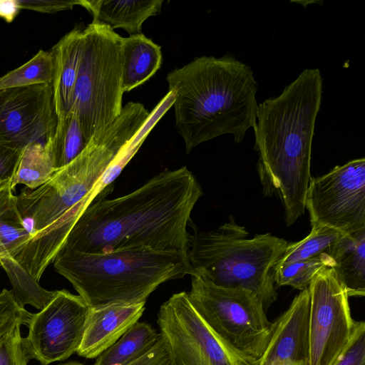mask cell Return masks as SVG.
I'll return each instance as SVG.
<instances>
[{
  "mask_svg": "<svg viewBox=\"0 0 365 365\" xmlns=\"http://www.w3.org/2000/svg\"><path fill=\"white\" fill-rule=\"evenodd\" d=\"M334 264V260L328 254L284 264L273 270L274 283L277 286H290L302 291L309 287L320 271L333 268Z\"/></svg>",
  "mask_w": 365,
  "mask_h": 365,
  "instance_id": "cell-25",
  "label": "cell"
},
{
  "mask_svg": "<svg viewBox=\"0 0 365 365\" xmlns=\"http://www.w3.org/2000/svg\"><path fill=\"white\" fill-rule=\"evenodd\" d=\"M14 297L13 292L4 289L0 292V336L16 325H27L31 316Z\"/></svg>",
  "mask_w": 365,
  "mask_h": 365,
  "instance_id": "cell-26",
  "label": "cell"
},
{
  "mask_svg": "<svg viewBox=\"0 0 365 365\" xmlns=\"http://www.w3.org/2000/svg\"><path fill=\"white\" fill-rule=\"evenodd\" d=\"M128 365H169L161 338L148 353Z\"/></svg>",
  "mask_w": 365,
  "mask_h": 365,
  "instance_id": "cell-31",
  "label": "cell"
},
{
  "mask_svg": "<svg viewBox=\"0 0 365 365\" xmlns=\"http://www.w3.org/2000/svg\"><path fill=\"white\" fill-rule=\"evenodd\" d=\"M55 57L52 50H40L31 60L0 77V90L53 83Z\"/></svg>",
  "mask_w": 365,
  "mask_h": 365,
  "instance_id": "cell-24",
  "label": "cell"
},
{
  "mask_svg": "<svg viewBox=\"0 0 365 365\" xmlns=\"http://www.w3.org/2000/svg\"><path fill=\"white\" fill-rule=\"evenodd\" d=\"M160 338L150 324L138 322L96 358L94 365H128L148 353Z\"/></svg>",
  "mask_w": 365,
  "mask_h": 365,
  "instance_id": "cell-20",
  "label": "cell"
},
{
  "mask_svg": "<svg viewBox=\"0 0 365 365\" xmlns=\"http://www.w3.org/2000/svg\"><path fill=\"white\" fill-rule=\"evenodd\" d=\"M232 215L216 229L195 231L187 252L191 275H201L219 287L248 289L266 309L277 298L273 267L289 242L270 233L250 239Z\"/></svg>",
  "mask_w": 365,
  "mask_h": 365,
  "instance_id": "cell-5",
  "label": "cell"
},
{
  "mask_svg": "<svg viewBox=\"0 0 365 365\" xmlns=\"http://www.w3.org/2000/svg\"><path fill=\"white\" fill-rule=\"evenodd\" d=\"M122 38L109 26L92 21L83 30L81 58L70 111L86 141L120 114Z\"/></svg>",
  "mask_w": 365,
  "mask_h": 365,
  "instance_id": "cell-6",
  "label": "cell"
},
{
  "mask_svg": "<svg viewBox=\"0 0 365 365\" xmlns=\"http://www.w3.org/2000/svg\"><path fill=\"white\" fill-rule=\"evenodd\" d=\"M334 365H365V323L355 321L351 339Z\"/></svg>",
  "mask_w": 365,
  "mask_h": 365,
  "instance_id": "cell-28",
  "label": "cell"
},
{
  "mask_svg": "<svg viewBox=\"0 0 365 365\" xmlns=\"http://www.w3.org/2000/svg\"><path fill=\"white\" fill-rule=\"evenodd\" d=\"M90 307L83 298L68 290H56L49 302L32 314L23 346L30 361L41 365L65 361L81 344Z\"/></svg>",
  "mask_w": 365,
  "mask_h": 365,
  "instance_id": "cell-11",
  "label": "cell"
},
{
  "mask_svg": "<svg viewBox=\"0 0 365 365\" xmlns=\"http://www.w3.org/2000/svg\"><path fill=\"white\" fill-rule=\"evenodd\" d=\"M187 293L195 309L220 337L259 361L269 342L272 322L255 293L219 287L196 274L191 275V289Z\"/></svg>",
  "mask_w": 365,
  "mask_h": 365,
  "instance_id": "cell-7",
  "label": "cell"
},
{
  "mask_svg": "<svg viewBox=\"0 0 365 365\" xmlns=\"http://www.w3.org/2000/svg\"><path fill=\"white\" fill-rule=\"evenodd\" d=\"M14 191L11 180L0 182V262L12 259L31 237Z\"/></svg>",
  "mask_w": 365,
  "mask_h": 365,
  "instance_id": "cell-19",
  "label": "cell"
},
{
  "mask_svg": "<svg viewBox=\"0 0 365 365\" xmlns=\"http://www.w3.org/2000/svg\"><path fill=\"white\" fill-rule=\"evenodd\" d=\"M56 171L46 144H29L22 150L11 186L14 189L17 185L23 184L29 189H36L48 181Z\"/></svg>",
  "mask_w": 365,
  "mask_h": 365,
  "instance_id": "cell-22",
  "label": "cell"
},
{
  "mask_svg": "<svg viewBox=\"0 0 365 365\" xmlns=\"http://www.w3.org/2000/svg\"><path fill=\"white\" fill-rule=\"evenodd\" d=\"M145 304H111L90 308L77 354L90 359L97 358L138 322Z\"/></svg>",
  "mask_w": 365,
  "mask_h": 365,
  "instance_id": "cell-14",
  "label": "cell"
},
{
  "mask_svg": "<svg viewBox=\"0 0 365 365\" xmlns=\"http://www.w3.org/2000/svg\"><path fill=\"white\" fill-rule=\"evenodd\" d=\"M309 310L307 288L272 323L269 342L257 365L308 364Z\"/></svg>",
  "mask_w": 365,
  "mask_h": 365,
  "instance_id": "cell-13",
  "label": "cell"
},
{
  "mask_svg": "<svg viewBox=\"0 0 365 365\" xmlns=\"http://www.w3.org/2000/svg\"><path fill=\"white\" fill-rule=\"evenodd\" d=\"M157 323L169 365H257L258 360L235 350L208 326L185 292L160 306Z\"/></svg>",
  "mask_w": 365,
  "mask_h": 365,
  "instance_id": "cell-8",
  "label": "cell"
},
{
  "mask_svg": "<svg viewBox=\"0 0 365 365\" xmlns=\"http://www.w3.org/2000/svg\"><path fill=\"white\" fill-rule=\"evenodd\" d=\"M175 93V126L187 153L225 134L240 143L256 123L257 83L250 66L232 55L200 56L167 75Z\"/></svg>",
  "mask_w": 365,
  "mask_h": 365,
  "instance_id": "cell-3",
  "label": "cell"
},
{
  "mask_svg": "<svg viewBox=\"0 0 365 365\" xmlns=\"http://www.w3.org/2000/svg\"><path fill=\"white\" fill-rule=\"evenodd\" d=\"M308 364L334 365L346 348L355 320L349 297L333 268H325L309 287Z\"/></svg>",
  "mask_w": 365,
  "mask_h": 365,
  "instance_id": "cell-10",
  "label": "cell"
},
{
  "mask_svg": "<svg viewBox=\"0 0 365 365\" xmlns=\"http://www.w3.org/2000/svg\"><path fill=\"white\" fill-rule=\"evenodd\" d=\"M53 264L90 308L145 302L161 284L192 274L187 255L147 249L60 250Z\"/></svg>",
  "mask_w": 365,
  "mask_h": 365,
  "instance_id": "cell-4",
  "label": "cell"
},
{
  "mask_svg": "<svg viewBox=\"0 0 365 365\" xmlns=\"http://www.w3.org/2000/svg\"><path fill=\"white\" fill-rule=\"evenodd\" d=\"M21 324L0 336V365H28L24 346Z\"/></svg>",
  "mask_w": 365,
  "mask_h": 365,
  "instance_id": "cell-27",
  "label": "cell"
},
{
  "mask_svg": "<svg viewBox=\"0 0 365 365\" xmlns=\"http://www.w3.org/2000/svg\"><path fill=\"white\" fill-rule=\"evenodd\" d=\"M57 124L53 83L0 90V139L22 148L52 137Z\"/></svg>",
  "mask_w": 365,
  "mask_h": 365,
  "instance_id": "cell-12",
  "label": "cell"
},
{
  "mask_svg": "<svg viewBox=\"0 0 365 365\" xmlns=\"http://www.w3.org/2000/svg\"><path fill=\"white\" fill-rule=\"evenodd\" d=\"M311 227L322 225L344 235L365 229V158L335 166L311 178L305 198Z\"/></svg>",
  "mask_w": 365,
  "mask_h": 365,
  "instance_id": "cell-9",
  "label": "cell"
},
{
  "mask_svg": "<svg viewBox=\"0 0 365 365\" xmlns=\"http://www.w3.org/2000/svg\"><path fill=\"white\" fill-rule=\"evenodd\" d=\"M318 68H306L277 97L258 105L253 128L264 195L277 196L287 226L305 210L312 139L322 96Z\"/></svg>",
  "mask_w": 365,
  "mask_h": 365,
  "instance_id": "cell-2",
  "label": "cell"
},
{
  "mask_svg": "<svg viewBox=\"0 0 365 365\" xmlns=\"http://www.w3.org/2000/svg\"><path fill=\"white\" fill-rule=\"evenodd\" d=\"M20 10L18 0H0V18L6 22L11 23Z\"/></svg>",
  "mask_w": 365,
  "mask_h": 365,
  "instance_id": "cell-32",
  "label": "cell"
},
{
  "mask_svg": "<svg viewBox=\"0 0 365 365\" xmlns=\"http://www.w3.org/2000/svg\"><path fill=\"white\" fill-rule=\"evenodd\" d=\"M123 92L149 80L162 64L161 47L142 33L122 38Z\"/></svg>",
  "mask_w": 365,
  "mask_h": 365,
  "instance_id": "cell-18",
  "label": "cell"
},
{
  "mask_svg": "<svg viewBox=\"0 0 365 365\" xmlns=\"http://www.w3.org/2000/svg\"><path fill=\"white\" fill-rule=\"evenodd\" d=\"M202 195L186 166L163 172L114 199L98 198L81 212L60 250L103 253L147 249L187 256L192 210Z\"/></svg>",
  "mask_w": 365,
  "mask_h": 365,
  "instance_id": "cell-1",
  "label": "cell"
},
{
  "mask_svg": "<svg viewBox=\"0 0 365 365\" xmlns=\"http://www.w3.org/2000/svg\"><path fill=\"white\" fill-rule=\"evenodd\" d=\"M23 148L0 139V182L12 180Z\"/></svg>",
  "mask_w": 365,
  "mask_h": 365,
  "instance_id": "cell-29",
  "label": "cell"
},
{
  "mask_svg": "<svg viewBox=\"0 0 365 365\" xmlns=\"http://www.w3.org/2000/svg\"><path fill=\"white\" fill-rule=\"evenodd\" d=\"M163 0H80L92 16L93 21L109 26L112 29L120 28L130 36L141 34L143 22L160 14Z\"/></svg>",
  "mask_w": 365,
  "mask_h": 365,
  "instance_id": "cell-16",
  "label": "cell"
},
{
  "mask_svg": "<svg viewBox=\"0 0 365 365\" xmlns=\"http://www.w3.org/2000/svg\"><path fill=\"white\" fill-rule=\"evenodd\" d=\"M58 365H85V364H82L81 362H78V361H68V362H66L63 364H60Z\"/></svg>",
  "mask_w": 365,
  "mask_h": 365,
  "instance_id": "cell-33",
  "label": "cell"
},
{
  "mask_svg": "<svg viewBox=\"0 0 365 365\" xmlns=\"http://www.w3.org/2000/svg\"><path fill=\"white\" fill-rule=\"evenodd\" d=\"M342 235V233L329 227L312 226L310 233L304 239L288 244L274 265L273 270L280 266L313 258L322 254L329 255Z\"/></svg>",
  "mask_w": 365,
  "mask_h": 365,
  "instance_id": "cell-23",
  "label": "cell"
},
{
  "mask_svg": "<svg viewBox=\"0 0 365 365\" xmlns=\"http://www.w3.org/2000/svg\"><path fill=\"white\" fill-rule=\"evenodd\" d=\"M83 29L76 26L51 48L55 57L53 103L57 118L68 113L79 71Z\"/></svg>",
  "mask_w": 365,
  "mask_h": 365,
  "instance_id": "cell-15",
  "label": "cell"
},
{
  "mask_svg": "<svg viewBox=\"0 0 365 365\" xmlns=\"http://www.w3.org/2000/svg\"><path fill=\"white\" fill-rule=\"evenodd\" d=\"M329 255L333 269L349 297L365 295V229L351 235H343Z\"/></svg>",
  "mask_w": 365,
  "mask_h": 365,
  "instance_id": "cell-17",
  "label": "cell"
},
{
  "mask_svg": "<svg viewBox=\"0 0 365 365\" xmlns=\"http://www.w3.org/2000/svg\"><path fill=\"white\" fill-rule=\"evenodd\" d=\"M21 9L34 10L42 13H56L73 9L80 4V0H18Z\"/></svg>",
  "mask_w": 365,
  "mask_h": 365,
  "instance_id": "cell-30",
  "label": "cell"
},
{
  "mask_svg": "<svg viewBox=\"0 0 365 365\" xmlns=\"http://www.w3.org/2000/svg\"><path fill=\"white\" fill-rule=\"evenodd\" d=\"M57 170L73 160L88 144L76 115L69 111L57 118L52 137L46 143Z\"/></svg>",
  "mask_w": 365,
  "mask_h": 365,
  "instance_id": "cell-21",
  "label": "cell"
}]
</instances>
